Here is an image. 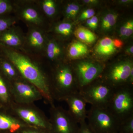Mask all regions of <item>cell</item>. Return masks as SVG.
I'll list each match as a JSON object with an SVG mask.
<instances>
[{
    "instance_id": "1",
    "label": "cell",
    "mask_w": 133,
    "mask_h": 133,
    "mask_svg": "<svg viewBox=\"0 0 133 133\" xmlns=\"http://www.w3.org/2000/svg\"><path fill=\"white\" fill-rule=\"evenodd\" d=\"M0 53L12 62L25 79L36 87L49 101H52V92L47 78L35 62L18 50L8 48L1 43Z\"/></svg>"
},
{
    "instance_id": "2",
    "label": "cell",
    "mask_w": 133,
    "mask_h": 133,
    "mask_svg": "<svg viewBox=\"0 0 133 133\" xmlns=\"http://www.w3.org/2000/svg\"><path fill=\"white\" fill-rule=\"evenodd\" d=\"M107 109L121 122L133 115V87L114 88Z\"/></svg>"
},
{
    "instance_id": "3",
    "label": "cell",
    "mask_w": 133,
    "mask_h": 133,
    "mask_svg": "<svg viewBox=\"0 0 133 133\" xmlns=\"http://www.w3.org/2000/svg\"><path fill=\"white\" fill-rule=\"evenodd\" d=\"M98 78L79 90L87 103L91 106L107 108L114 88Z\"/></svg>"
},
{
    "instance_id": "4",
    "label": "cell",
    "mask_w": 133,
    "mask_h": 133,
    "mask_svg": "<svg viewBox=\"0 0 133 133\" xmlns=\"http://www.w3.org/2000/svg\"><path fill=\"white\" fill-rule=\"evenodd\" d=\"M88 125L99 133H111L118 129L121 122L107 108L91 106L87 112Z\"/></svg>"
},
{
    "instance_id": "5",
    "label": "cell",
    "mask_w": 133,
    "mask_h": 133,
    "mask_svg": "<svg viewBox=\"0 0 133 133\" xmlns=\"http://www.w3.org/2000/svg\"><path fill=\"white\" fill-rule=\"evenodd\" d=\"M55 90L59 98L65 99L69 95L78 91L79 88L73 69L62 65L55 73Z\"/></svg>"
},
{
    "instance_id": "6",
    "label": "cell",
    "mask_w": 133,
    "mask_h": 133,
    "mask_svg": "<svg viewBox=\"0 0 133 133\" xmlns=\"http://www.w3.org/2000/svg\"><path fill=\"white\" fill-rule=\"evenodd\" d=\"M105 67L104 65L100 63L90 61H81L77 63L73 70L79 90L101 77Z\"/></svg>"
},
{
    "instance_id": "7",
    "label": "cell",
    "mask_w": 133,
    "mask_h": 133,
    "mask_svg": "<svg viewBox=\"0 0 133 133\" xmlns=\"http://www.w3.org/2000/svg\"><path fill=\"white\" fill-rule=\"evenodd\" d=\"M14 11L17 16L30 27L41 28L44 19L40 8L31 1L14 3Z\"/></svg>"
},
{
    "instance_id": "8",
    "label": "cell",
    "mask_w": 133,
    "mask_h": 133,
    "mask_svg": "<svg viewBox=\"0 0 133 133\" xmlns=\"http://www.w3.org/2000/svg\"><path fill=\"white\" fill-rule=\"evenodd\" d=\"M132 69L133 63L130 60L117 62L110 66L105 73H102L104 74L103 79L114 88L127 85Z\"/></svg>"
},
{
    "instance_id": "9",
    "label": "cell",
    "mask_w": 133,
    "mask_h": 133,
    "mask_svg": "<svg viewBox=\"0 0 133 133\" xmlns=\"http://www.w3.org/2000/svg\"><path fill=\"white\" fill-rule=\"evenodd\" d=\"M64 99L69 106V112L74 120L79 124L85 122L88 112L86 108L87 103L79 91L69 95Z\"/></svg>"
},
{
    "instance_id": "10",
    "label": "cell",
    "mask_w": 133,
    "mask_h": 133,
    "mask_svg": "<svg viewBox=\"0 0 133 133\" xmlns=\"http://www.w3.org/2000/svg\"><path fill=\"white\" fill-rule=\"evenodd\" d=\"M48 39L41 28L30 27L25 36L24 48L35 52L43 51L45 49Z\"/></svg>"
},
{
    "instance_id": "11",
    "label": "cell",
    "mask_w": 133,
    "mask_h": 133,
    "mask_svg": "<svg viewBox=\"0 0 133 133\" xmlns=\"http://www.w3.org/2000/svg\"><path fill=\"white\" fill-rule=\"evenodd\" d=\"M52 121L56 131L58 133H74L78 124L69 112L60 109L54 111Z\"/></svg>"
},
{
    "instance_id": "12",
    "label": "cell",
    "mask_w": 133,
    "mask_h": 133,
    "mask_svg": "<svg viewBox=\"0 0 133 133\" xmlns=\"http://www.w3.org/2000/svg\"><path fill=\"white\" fill-rule=\"evenodd\" d=\"M24 42L25 36L19 28L15 26L0 35V43L14 49H23Z\"/></svg>"
},
{
    "instance_id": "13",
    "label": "cell",
    "mask_w": 133,
    "mask_h": 133,
    "mask_svg": "<svg viewBox=\"0 0 133 133\" xmlns=\"http://www.w3.org/2000/svg\"><path fill=\"white\" fill-rule=\"evenodd\" d=\"M15 87L18 95L24 99H34L38 96V93L32 86L23 81H17Z\"/></svg>"
},
{
    "instance_id": "14",
    "label": "cell",
    "mask_w": 133,
    "mask_h": 133,
    "mask_svg": "<svg viewBox=\"0 0 133 133\" xmlns=\"http://www.w3.org/2000/svg\"><path fill=\"white\" fill-rule=\"evenodd\" d=\"M116 48L113 39L109 37L102 38L98 43L95 49L96 53L102 56H108L115 52Z\"/></svg>"
},
{
    "instance_id": "15",
    "label": "cell",
    "mask_w": 133,
    "mask_h": 133,
    "mask_svg": "<svg viewBox=\"0 0 133 133\" xmlns=\"http://www.w3.org/2000/svg\"><path fill=\"white\" fill-rule=\"evenodd\" d=\"M17 112L21 118L28 123L43 128L46 127V124L44 121L32 110L20 109L17 110Z\"/></svg>"
},
{
    "instance_id": "16",
    "label": "cell",
    "mask_w": 133,
    "mask_h": 133,
    "mask_svg": "<svg viewBox=\"0 0 133 133\" xmlns=\"http://www.w3.org/2000/svg\"><path fill=\"white\" fill-rule=\"evenodd\" d=\"M44 51L48 58L52 61L59 59L63 55L62 45L54 40H48Z\"/></svg>"
},
{
    "instance_id": "17",
    "label": "cell",
    "mask_w": 133,
    "mask_h": 133,
    "mask_svg": "<svg viewBox=\"0 0 133 133\" xmlns=\"http://www.w3.org/2000/svg\"><path fill=\"white\" fill-rule=\"evenodd\" d=\"M17 70L12 62L1 55L0 57V72L7 80L16 78Z\"/></svg>"
},
{
    "instance_id": "18",
    "label": "cell",
    "mask_w": 133,
    "mask_h": 133,
    "mask_svg": "<svg viewBox=\"0 0 133 133\" xmlns=\"http://www.w3.org/2000/svg\"><path fill=\"white\" fill-rule=\"evenodd\" d=\"M88 52V49L86 44L79 41L72 42L69 45L67 50L68 56L72 59L82 57Z\"/></svg>"
},
{
    "instance_id": "19",
    "label": "cell",
    "mask_w": 133,
    "mask_h": 133,
    "mask_svg": "<svg viewBox=\"0 0 133 133\" xmlns=\"http://www.w3.org/2000/svg\"><path fill=\"white\" fill-rule=\"evenodd\" d=\"M74 34L79 41L85 44L93 43L97 39V36L94 33L83 27L77 28L74 31Z\"/></svg>"
},
{
    "instance_id": "20",
    "label": "cell",
    "mask_w": 133,
    "mask_h": 133,
    "mask_svg": "<svg viewBox=\"0 0 133 133\" xmlns=\"http://www.w3.org/2000/svg\"><path fill=\"white\" fill-rule=\"evenodd\" d=\"M21 127V124L18 121L7 115L0 112V131L9 130L14 132Z\"/></svg>"
},
{
    "instance_id": "21",
    "label": "cell",
    "mask_w": 133,
    "mask_h": 133,
    "mask_svg": "<svg viewBox=\"0 0 133 133\" xmlns=\"http://www.w3.org/2000/svg\"><path fill=\"white\" fill-rule=\"evenodd\" d=\"M38 5L42 13L49 17L55 16L57 12V4L53 0H42L38 2Z\"/></svg>"
},
{
    "instance_id": "22",
    "label": "cell",
    "mask_w": 133,
    "mask_h": 133,
    "mask_svg": "<svg viewBox=\"0 0 133 133\" xmlns=\"http://www.w3.org/2000/svg\"><path fill=\"white\" fill-rule=\"evenodd\" d=\"M118 15L114 12H108L102 16L101 23V29L103 31H108L116 24Z\"/></svg>"
},
{
    "instance_id": "23",
    "label": "cell",
    "mask_w": 133,
    "mask_h": 133,
    "mask_svg": "<svg viewBox=\"0 0 133 133\" xmlns=\"http://www.w3.org/2000/svg\"><path fill=\"white\" fill-rule=\"evenodd\" d=\"M73 25L69 21H64L57 24L54 28V31L57 35L64 37L69 36L72 33Z\"/></svg>"
},
{
    "instance_id": "24",
    "label": "cell",
    "mask_w": 133,
    "mask_h": 133,
    "mask_svg": "<svg viewBox=\"0 0 133 133\" xmlns=\"http://www.w3.org/2000/svg\"><path fill=\"white\" fill-rule=\"evenodd\" d=\"M6 79L0 72V105L6 104L9 99Z\"/></svg>"
},
{
    "instance_id": "25",
    "label": "cell",
    "mask_w": 133,
    "mask_h": 133,
    "mask_svg": "<svg viewBox=\"0 0 133 133\" xmlns=\"http://www.w3.org/2000/svg\"><path fill=\"white\" fill-rule=\"evenodd\" d=\"M17 18L10 15L0 16V35L10 27L15 26Z\"/></svg>"
},
{
    "instance_id": "26",
    "label": "cell",
    "mask_w": 133,
    "mask_h": 133,
    "mask_svg": "<svg viewBox=\"0 0 133 133\" xmlns=\"http://www.w3.org/2000/svg\"><path fill=\"white\" fill-rule=\"evenodd\" d=\"M79 9V6L77 3H68L65 8V17L67 19H74L78 14Z\"/></svg>"
},
{
    "instance_id": "27",
    "label": "cell",
    "mask_w": 133,
    "mask_h": 133,
    "mask_svg": "<svg viewBox=\"0 0 133 133\" xmlns=\"http://www.w3.org/2000/svg\"><path fill=\"white\" fill-rule=\"evenodd\" d=\"M119 32L122 38H126L131 36L133 33V20H129L124 23L121 27Z\"/></svg>"
},
{
    "instance_id": "28",
    "label": "cell",
    "mask_w": 133,
    "mask_h": 133,
    "mask_svg": "<svg viewBox=\"0 0 133 133\" xmlns=\"http://www.w3.org/2000/svg\"><path fill=\"white\" fill-rule=\"evenodd\" d=\"M14 11V2L9 0H0V16L10 15Z\"/></svg>"
},
{
    "instance_id": "29",
    "label": "cell",
    "mask_w": 133,
    "mask_h": 133,
    "mask_svg": "<svg viewBox=\"0 0 133 133\" xmlns=\"http://www.w3.org/2000/svg\"><path fill=\"white\" fill-rule=\"evenodd\" d=\"M119 129L125 133H133V115L121 122Z\"/></svg>"
},
{
    "instance_id": "30",
    "label": "cell",
    "mask_w": 133,
    "mask_h": 133,
    "mask_svg": "<svg viewBox=\"0 0 133 133\" xmlns=\"http://www.w3.org/2000/svg\"><path fill=\"white\" fill-rule=\"evenodd\" d=\"M95 14V11L92 9H88L85 10L80 15L79 19L83 21L90 19L94 16Z\"/></svg>"
},
{
    "instance_id": "31",
    "label": "cell",
    "mask_w": 133,
    "mask_h": 133,
    "mask_svg": "<svg viewBox=\"0 0 133 133\" xmlns=\"http://www.w3.org/2000/svg\"><path fill=\"white\" fill-rule=\"evenodd\" d=\"M80 125L79 133H93L86 122L81 123Z\"/></svg>"
},
{
    "instance_id": "32",
    "label": "cell",
    "mask_w": 133,
    "mask_h": 133,
    "mask_svg": "<svg viewBox=\"0 0 133 133\" xmlns=\"http://www.w3.org/2000/svg\"><path fill=\"white\" fill-rule=\"evenodd\" d=\"M90 19L92 26V29L94 30L97 29L98 23V19L97 17L94 16Z\"/></svg>"
},
{
    "instance_id": "33",
    "label": "cell",
    "mask_w": 133,
    "mask_h": 133,
    "mask_svg": "<svg viewBox=\"0 0 133 133\" xmlns=\"http://www.w3.org/2000/svg\"><path fill=\"white\" fill-rule=\"evenodd\" d=\"M114 43L116 48H121L123 45L122 41L118 39H115L113 40Z\"/></svg>"
},
{
    "instance_id": "34",
    "label": "cell",
    "mask_w": 133,
    "mask_h": 133,
    "mask_svg": "<svg viewBox=\"0 0 133 133\" xmlns=\"http://www.w3.org/2000/svg\"><path fill=\"white\" fill-rule=\"evenodd\" d=\"M83 2L86 4H95L98 2V1L96 0H84L83 1Z\"/></svg>"
},
{
    "instance_id": "35",
    "label": "cell",
    "mask_w": 133,
    "mask_h": 133,
    "mask_svg": "<svg viewBox=\"0 0 133 133\" xmlns=\"http://www.w3.org/2000/svg\"><path fill=\"white\" fill-rule=\"evenodd\" d=\"M126 52L128 55H132L133 53V46L131 45L126 50Z\"/></svg>"
},
{
    "instance_id": "36",
    "label": "cell",
    "mask_w": 133,
    "mask_h": 133,
    "mask_svg": "<svg viewBox=\"0 0 133 133\" xmlns=\"http://www.w3.org/2000/svg\"><path fill=\"white\" fill-rule=\"evenodd\" d=\"M86 24L88 28L92 29V26L91 23L90 19H88L86 20Z\"/></svg>"
},
{
    "instance_id": "37",
    "label": "cell",
    "mask_w": 133,
    "mask_h": 133,
    "mask_svg": "<svg viewBox=\"0 0 133 133\" xmlns=\"http://www.w3.org/2000/svg\"><path fill=\"white\" fill-rule=\"evenodd\" d=\"M131 1H129V0H122V1H119V2L121 3L125 4V3H128L131 2Z\"/></svg>"
},
{
    "instance_id": "38",
    "label": "cell",
    "mask_w": 133,
    "mask_h": 133,
    "mask_svg": "<svg viewBox=\"0 0 133 133\" xmlns=\"http://www.w3.org/2000/svg\"><path fill=\"white\" fill-rule=\"evenodd\" d=\"M23 133H38L35 132H33L31 131H24L23 132Z\"/></svg>"
},
{
    "instance_id": "39",
    "label": "cell",
    "mask_w": 133,
    "mask_h": 133,
    "mask_svg": "<svg viewBox=\"0 0 133 133\" xmlns=\"http://www.w3.org/2000/svg\"><path fill=\"white\" fill-rule=\"evenodd\" d=\"M1 105H0V108H1Z\"/></svg>"
},
{
    "instance_id": "40",
    "label": "cell",
    "mask_w": 133,
    "mask_h": 133,
    "mask_svg": "<svg viewBox=\"0 0 133 133\" xmlns=\"http://www.w3.org/2000/svg\"><path fill=\"white\" fill-rule=\"evenodd\" d=\"M1 53H0V57H1Z\"/></svg>"
}]
</instances>
